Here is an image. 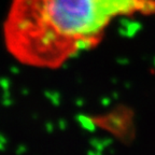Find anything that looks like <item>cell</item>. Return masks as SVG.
<instances>
[{"mask_svg":"<svg viewBox=\"0 0 155 155\" xmlns=\"http://www.w3.org/2000/svg\"><path fill=\"white\" fill-rule=\"evenodd\" d=\"M154 14L155 0H11L9 50L34 65L59 64L99 42L114 18Z\"/></svg>","mask_w":155,"mask_h":155,"instance_id":"1","label":"cell"}]
</instances>
